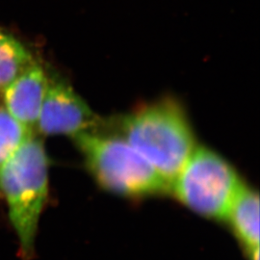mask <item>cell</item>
I'll return each instance as SVG.
<instances>
[{"mask_svg":"<svg viewBox=\"0 0 260 260\" xmlns=\"http://www.w3.org/2000/svg\"><path fill=\"white\" fill-rule=\"evenodd\" d=\"M47 88L36 131L43 135H68L72 138L84 131L100 129L103 120L59 75L47 74Z\"/></svg>","mask_w":260,"mask_h":260,"instance_id":"obj_5","label":"cell"},{"mask_svg":"<svg viewBox=\"0 0 260 260\" xmlns=\"http://www.w3.org/2000/svg\"><path fill=\"white\" fill-rule=\"evenodd\" d=\"M243 184L236 171L223 157L197 146L174 180L171 192L197 213L226 219Z\"/></svg>","mask_w":260,"mask_h":260,"instance_id":"obj_4","label":"cell"},{"mask_svg":"<svg viewBox=\"0 0 260 260\" xmlns=\"http://www.w3.org/2000/svg\"><path fill=\"white\" fill-rule=\"evenodd\" d=\"M0 194L19 245V256L32 260L42 213L48 198V159L42 138L28 137L0 168Z\"/></svg>","mask_w":260,"mask_h":260,"instance_id":"obj_2","label":"cell"},{"mask_svg":"<svg viewBox=\"0 0 260 260\" xmlns=\"http://www.w3.org/2000/svg\"><path fill=\"white\" fill-rule=\"evenodd\" d=\"M251 260H259V198L256 192L242 186L226 216Z\"/></svg>","mask_w":260,"mask_h":260,"instance_id":"obj_7","label":"cell"},{"mask_svg":"<svg viewBox=\"0 0 260 260\" xmlns=\"http://www.w3.org/2000/svg\"><path fill=\"white\" fill-rule=\"evenodd\" d=\"M73 139L94 179L106 190L128 197L170 192L163 177L119 134L93 129Z\"/></svg>","mask_w":260,"mask_h":260,"instance_id":"obj_3","label":"cell"},{"mask_svg":"<svg viewBox=\"0 0 260 260\" xmlns=\"http://www.w3.org/2000/svg\"><path fill=\"white\" fill-rule=\"evenodd\" d=\"M47 79L45 68L36 61L3 90L5 109L29 129L36 131Z\"/></svg>","mask_w":260,"mask_h":260,"instance_id":"obj_6","label":"cell"},{"mask_svg":"<svg viewBox=\"0 0 260 260\" xmlns=\"http://www.w3.org/2000/svg\"><path fill=\"white\" fill-rule=\"evenodd\" d=\"M35 132L17 121L4 106H0V168Z\"/></svg>","mask_w":260,"mask_h":260,"instance_id":"obj_9","label":"cell"},{"mask_svg":"<svg viewBox=\"0 0 260 260\" xmlns=\"http://www.w3.org/2000/svg\"><path fill=\"white\" fill-rule=\"evenodd\" d=\"M119 135L137 150L170 187L196 149L182 107L166 99L122 116Z\"/></svg>","mask_w":260,"mask_h":260,"instance_id":"obj_1","label":"cell"},{"mask_svg":"<svg viewBox=\"0 0 260 260\" xmlns=\"http://www.w3.org/2000/svg\"><path fill=\"white\" fill-rule=\"evenodd\" d=\"M36 61L19 39L0 29V92Z\"/></svg>","mask_w":260,"mask_h":260,"instance_id":"obj_8","label":"cell"}]
</instances>
